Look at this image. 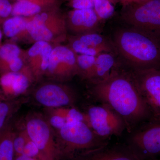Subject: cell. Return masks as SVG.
I'll use <instances>...</instances> for the list:
<instances>
[{
  "label": "cell",
  "instance_id": "1",
  "mask_svg": "<svg viewBox=\"0 0 160 160\" xmlns=\"http://www.w3.org/2000/svg\"><path fill=\"white\" fill-rule=\"evenodd\" d=\"M89 92L92 101L106 104L122 118L126 132L152 118L131 72L123 66H118L106 80L91 84Z\"/></svg>",
  "mask_w": 160,
  "mask_h": 160
},
{
  "label": "cell",
  "instance_id": "2",
  "mask_svg": "<svg viewBox=\"0 0 160 160\" xmlns=\"http://www.w3.org/2000/svg\"><path fill=\"white\" fill-rule=\"evenodd\" d=\"M114 50L129 70H160V42L131 27L118 29L112 42Z\"/></svg>",
  "mask_w": 160,
  "mask_h": 160
},
{
  "label": "cell",
  "instance_id": "3",
  "mask_svg": "<svg viewBox=\"0 0 160 160\" xmlns=\"http://www.w3.org/2000/svg\"><path fill=\"white\" fill-rule=\"evenodd\" d=\"M55 136L57 160H69L83 152L107 145L109 140L100 137L84 121L68 123Z\"/></svg>",
  "mask_w": 160,
  "mask_h": 160
},
{
  "label": "cell",
  "instance_id": "4",
  "mask_svg": "<svg viewBox=\"0 0 160 160\" xmlns=\"http://www.w3.org/2000/svg\"><path fill=\"white\" fill-rule=\"evenodd\" d=\"M125 135L124 143L138 160L160 157V118H152Z\"/></svg>",
  "mask_w": 160,
  "mask_h": 160
},
{
  "label": "cell",
  "instance_id": "5",
  "mask_svg": "<svg viewBox=\"0 0 160 160\" xmlns=\"http://www.w3.org/2000/svg\"><path fill=\"white\" fill-rule=\"evenodd\" d=\"M121 18L129 27L142 32L160 42V0L124 5Z\"/></svg>",
  "mask_w": 160,
  "mask_h": 160
},
{
  "label": "cell",
  "instance_id": "6",
  "mask_svg": "<svg viewBox=\"0 0 160 160\" xmlns=\"http://www.w3.org/2000/svg\"><path fill=\"white\" fill-rule=\"evenodd\" d=\"M83 112L86 122L100 137L109 140L112 136H121L126 132V124L122 118L109 106L94 102Z\"/></svg>",
  "mask_w": 160,
  "mask_h": 160
},
{
  "label": "cell",
  "instance_id": "7",
  "mask_svg": "<svg viewBox=\"0 0 160 160\" xmlns=\"http://www.w3.org/2000/svg\"><path fill=\"white\" fill-rule=\"evenodd\" d=\"M25 129L37 146L42 160H57L56 143L53 129L42 114L32 112L27 116Z\"/></svg>",
  "mask_w": 160,
  "mask_h": 160
},
{
  "label": "cell",
  "instance_id": "8",
  "mask_svg": "<svg viewBox=\"0 0 160 160\" xmlns=\"http://www.w3.org/2000/svg\"><path fill=\"white\" fill-rule=\"evenodd\" d=\"M59 8L42 12L29 18L26 30L36 42H49L53 39L60 25L66 24Z\"/></svg>",
  "mask_w": 160,
  "mask_h": 160
},
{
  "label": "cell",
  "instance_id": "9",
  "mask_svg": "<svg viewBox=\"0 0 160 160\" xmlns=\"http://www.w3.org/2000/svg\"><path fill=\"white\" fill-rule=\"evenodd\" d=\"M129 70V69H128ZM152 118H160V70H129Z\"/></svg>",
  "mask_w": 160,
  "mask_h": 160
},
{
  "label": "cell",
  "instance_id": "10",
  "mask_svg": "<svg viewBox=\"0 0 160 160\" xmlns=\"http://www.w3.org/2000/svg\"><path fill=\"white\" fill-rule=\"evenodd\" d=\"M35 100L46 108L75 107L78 96L69 86L55 83H47L35 91Z\"/></svg>",
  "mask_w": 160,
  "mask_h": 160
},
{
  "label": "cell",
  "instance_id": "11",
  "mask_svg": "<svg viewBox=\"0 0 160 160\" xmlns=\"http://www.w3.org/2000/svg\"><path fill=\"white\" fill-rule=\"evenodd\" d=\"M77 54L71 48L58 46L52 49L46 72L50 76L68 80L78 75Z\"/></svg>",
  "mask_w": 160,
  "mask_h": 160
},
{
  "label": "cell",
  "instance_id": "12",
  "mask_svg": "<svg viewBox=\"0 0 160 160\" xmlns=\"http://www.w3.org/2000/svg\"><path fill=\"white\" fill-rule=\"evenodd\" d=\"M31 72L0 75V101L15 99L26 92L32 79Z\"/></svg>",
  "mask_w": 160,
  "mask_h": 160
},
{
  "label": "cell",
  "instance_id": "13",
  "mask_svg": "<svg viewBox=\"0 0 160 160\" xmlns=\"http://www.w3.org/2000/svg\"><path fill=\"white\" fill-rule=\"evenodd\" d=\"M69 160H138L125 143L109 144L76 155Z\"/></svg>",
  "mask_w": 160,
  "mask_h": 160
},
{
  "label": "cell",
  "instance_id": "14",
  "mask_svg": "<svg viewBox=\"0 0 160 160\" xmlns=\"http://www.w3.org/2000/svg\"><path fill=\"white\" fill-rule=\"evenodd\" d=\"M101 21L94 9H73L67 16L69 29L80 34L96 32Z\"/></svg>",
  "mask_w": 160,
  "mask_h": 160
},
{
  "label": "cell",
  "instance_id": "15",
  "mask_svg": "<svg viewBox=\"0 0 160 160\" xmlns=\"http://www.w3.org/2000/svg\"><path fill=\"white\" fill-rule=\"evenodd\" d=\"M52 49L49 42L42 41L36 42L29 49L28 53L33 76L38 78L46 73Z\"/></svg>",
  "mask_w": 160,
  "mask_h": 160
},
{
  "label": "cell",
  "instance_id": "16",
  "mask_svg": "<svg viewBox=\"0 0 160 160\" xmlns=\"http://www.w3.org/2000/svg\"><path fill=\"white\" fill-rule=\"evenodd\" d=\"M60 0H23L12 4L11 16L31 17L42 12L58 8Z\"/></svg>",
  "mask_w": 160,
  "mask_h": 160
},
{
  "label": "cell",
  "instance_id": "17",
  "mask_svg": "<svg viewBox=\"0 0 160 160\" xmlns=\"http://www.w3.org/2000/svg\"><path fill=\"white\" fill-rule=\"evenodd\" d=\"M112 52H104L96 57L94 71L89 82L96 84L106 80L118 67L114 56Z\"/></svg>",
  "mask_w": 160,
  "mask_h": 160
},
{
  "label": "cell",
  "instance_id": "18",
  "mask_svg": "<svg viewBox=\"0 0 160 160\" xmlns=\"http://www.w3.org/2000/svg\"><path fill=\"white\" fill-rule=\"evenodd\" d=\"M27 100L24 98H18L0 101V132L13 120L15 115Z\"/></svg>",
  "mask_w": 160,
  "mask_h": 160
},
{
  "label": "cell",
  "instance_id": "19",
  "mask_svg": "<svg viewBox=\"0 0 160 160\" xmlns=\"http://www.w3.org/2000/svg\"><path fill=\"white\" fill-rule=\"evenodd\" d=\"M15 126L13 120L0 132V160H13L15 157L13 141Z\"/></svg>",
  "mask_w": 160,
  "mask_h": 160
},
{
  "label": "cell",
  "instance_id": "20",
  "mask_svg": "<svg viewBox=\"0 0 160 160\" xmlns=\"http://www.w3.org/2000/svg\"><path fill=\"white\" fill-rule=\"evenodd\" d=\"M29 18L19 16H12L5 20L3 24V31L6 36L13 38L26 30Z\"/></svg>",
  "mask_w": 160,
  "mask_h": 160
},
{
  "label": "cell",
  "instance_id": "21",
  "mask_svg": "<svg viewBox=\"0 0 160 160\" xmlns=\"http://www.w3.org/2000/svg\"><path fill=\"white\" fill-rule=\"evenodd\" d=\"M96 57L85 54L77 55L78 75L90 82L94 71Z\"/></svg>",
  "mask_w": 160,
  "mask_h": 160
},
{
  "label": "cell",
  "instance_id": "22",
  "mask_svg": "<svg viewBox=\"0 0 160 160\" xmlns=\"http://www.w3.org/2000/svg\"><path fill=\"white\" fill-rule=\"evenodd\" d=\"M95 11L101 21L111 18L115 12V6L122 0H94Z\"/></svg>",
  "mask_w": 160,
  "mask_h": 160
},
{
  "label": "cell",
  "instance_id": "23",
  "mask_svg": "<svg viewBox=\"0 0 160 160\" xmlns=\"http://www.w3.org/2000/svg\"><path fill=\"white\" fill-rule=\"evenodd\" d=\"M46 109L49 112L62 117L67 121L68 123L78 121L86 122V118L83 112L77 109L75 107L46 108Z\"/></svg>",
  "mask_w": 160,
  "mask_h": 160
},
{
  "label": "cell",
  "instance_id": "24",
  "mask_svg": "<svg viewBox=\"0 0 160 160\" xmlns=\"http://www.w3.org/2000/svg\"><path fill=\"white\" fill-rule=\"evenodd\" d=\"M21 53L19 47L13 43H6L0 46V74L6 65L19 57Z\"/></svg>",
  "mask_w": 160,
  "mask_h": 160
},
{
  "label": "cell",
  "instance_id": "25",
  "mask_svg": "<svg viewBox=\"0 0 160 160\" xmlns=\"http://www.w3.org/2000/svg\"><path fill=\"white\" fill-rule=\"evenodd\" d=\"M29 138L25 128L19 130L15 129V134L13 141L15 156L23 154L24 147Z\"/></svg>",
  "mask_w": 160,
  "mask_h": 160
},
{
  "label": "cell",
  "instance_id": "26",
  "mask_svg": "<svg viewBox=\"0 0 160 160\" xmlns=\"http://www.w3.org/2000/svg\"><path fill=\"white\" fill-rule=\"evenodd\" d=\"M47 111L48 115L46 117L52 129L59 130L68 123L67 121L62 117Z\"/></svg>",
  "mask_w": 160,
  "mask_h": 160
},
{
  "label": "cell",
  "instance_id": "27",
  "mask_svg": "<svg viewBox=\"0 0 160 160\" xmlns=\"http://www.w3.org/2000/svg\"><path fill=\"white\" fill-rule=\"evenodd\" d=\"M23 154L30 157L35 158L39 160H42L39 150L29 138L24 147Z\"/></svg>",
  "mask_w": 160,
  "mask_h": 160
},
{
  "label": "cell",
  "instance_id": "28",
  "mask_svg": "<svg viewBox=\"0 0 160 160\" xmlns=\"http://www.w3.org/2000/svg\"><path fill=\"white\" fill-rule=\"evenodd\" d=\"M12 4L9 0H0V22L11 16Z\"/></svg>",
  "mask_w": 160,
  "mask_h": 160
},
{
  "label": "cell",
  "instance_id": "29",
  "mask_svg": "<svg viewBox=\"0 0 160 160\" xmlns=\"http://www.w3.org/2000/svg\"><path fill=\"white\" fill-rule=\"evenodd\" d=\"M69 5L73 9H94V0H71Z\"/></svg>",
  "mask_w": 160,
  "mask_h": 160
},
{
  "label": "cell",
  "instance_id": "30",
  "mask_svg": "<svg viewBox=\"0 0 160 160\" xmlns=\"http://www.w3.org/2000/svg\"><path fill=\"white\" fill-rule=\"evenodd\" d=\"M13 160H39L35 158H31L25 155L22 154L16 156Z\"/></svg>",
  "mask_w": 160,
  "mask_h": 160
},
{
  "label": "cell",
  "instance_id": "31",
  "mask_svg": "<svg viewBox=\"0 0 160 160\" xmlns=\"http://www.w3.org/2000/svg\"><path fill=\"white\" fill-rule=\"evenodd\" d=\"M147 1V0H122V4H121L123 6L130 3L139 2H145V1Z\"/></svg>",
  "mask_w": 160,
  "mask_h": 160
},
{
  "label": "cell",
  "instance_id": "32",
  "mask_svg": "<svg viewBox=\"0 0 160 160\" xmlns=\"http://www.w3.org/2000/svg\"><path fill=\"white\" fill-rule=\"evenodd\" d=\"M2 38V32L1 31V30H0V46H2V45H1V42Z\"/></svg>",
  "mask_w": 160,
  "mask_h": 160
},
{
  "label": "cell",
  "instance_id": "33",
  "mask_svg": "<svg viewBox=\"0 0 160 160\" xmlns=\"http://www.w3.org/2000/svg\"><path fill=\"white\" fill-rule=\"evenodd\" d=\"M9 1H10V0H9ZM12 1H14L15 2H18V1H23V0H12Z\"/></svg>",
  "mask_w": 160,
  "mask_h": 160
},
{
  "label": "cell",
  "instance_id": "34",
  "mask_svg": "<svg viewBox=\"0 0 160 160\" xmlns=\"http://www.w3.org/2000/svg\"><path fill=\"white\" fill-rule=\"evenodd\" d=\"M153 160H160V157L156 159Z\"/></svg>",
  "mask_w": 160,
  "mask_h": 160
}]
</instances>
